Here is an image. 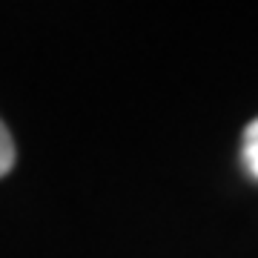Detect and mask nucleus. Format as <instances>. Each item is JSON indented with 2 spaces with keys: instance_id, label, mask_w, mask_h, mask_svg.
<instances>
[{
  "instance_id": "f257e3e1",
  "label": "nucleus",
  "mask_w": 258,
  "mask_h": 258,
  "mask_svg": "<svg viewBox=\"0 0 258 258\" xmlns=\"http://www.w3.org/2000/svg\"><path fill=\"white\" fill-rule=\"evenodd\" d=\"M241 155H244L247 172L252 178H258V118L249 120L247 129H244V149H241Z\"/></svg>"
},
{
  "instance_id": "f03ea898",
  "label": "nucleus",
  "mask_w": 258,
  "mask_h": 258,
  "mask_svg": "<svg viewBox=\"0 0 258 258\" xmlns=\"http://www.w3.org/2000/svg\"><path fill=\"white\" fill-rule=\"evenodd\" d=\"M12 164H15V141H12L9 129L0 120V178L12 169Z\"/></svg>"
}]
</instances>
